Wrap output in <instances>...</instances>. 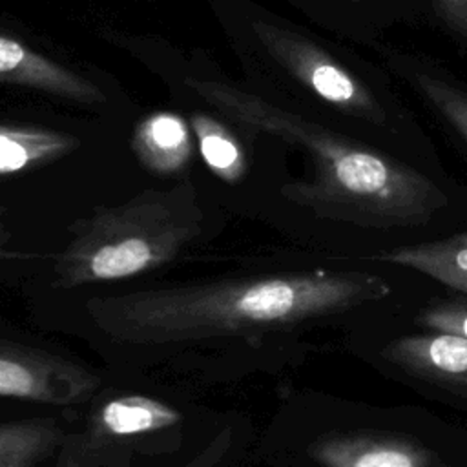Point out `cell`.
I'll return each instance as SVG.
<instances>
[{"label": "cell", "instance_id": "obj_2", "mask_svg": "<svg viewBox=\"0 0 467 467\" xmlns=\"http://www.w3.org/2000/svg\"><path fill=\"white\" fill-rule=\"evenodd\" d=\"M186 86L246 130L303 148L314 164V177L283 186V195L319 215L365 226H416L445 202L432 179L354 135L232 84L186 78Z\"/></svg>", "mask_w": 467, "mask_h": 467}, {"label": "cell", "instance_id": "obj_7", "mask_svg": "<svg viewBox=\"0 0 467 467\" xmlns=\"http://www.w3.org/2000/svg\"><path fill=\"white\" fill-rule=\"evenodd\" d=\"M385 359L403 374L467 396V339L431 330L387 345Z\"/></svg>", "mask_w": 467, "mask_h": 467}, {"label": "cell", "instance_id": "obj_11", "mask_svg": "<svg viewBox=\"0 0 467 467\" xmlns=\"http://www.w3.org/2000/svg\"><path fill=\"white\" fill-rule=\"evenodd\" d=\"M379 261L418 270L467 297V230L381 252Z\"/></svg>", "mask_w": 467, "mask_h": 467}, {"label": "cell", "instance_id": "obj_1", "mask_svg": "<svg viewBox=\"0 0 467 467\" xmlns=\"http://www.w3.org/2000/svg\"><path fill=\"white\" fill-rule=\"evenodd\" d=\"M387 292V285L376 275L308 270L99 296L86 303V310L115 341L171 345L292 328L343 314Z\"/></svg>", "mask_w": 467, "mask_h": 467}, {"label": "cell", "instance_id": "obj_20", "mask_svg": "<svg viewBox=\"0 0 467 467\" xmlns=\"http://www.w3.org/2000/svg\"><path fill=\"white\" fill-rule=\"evenodd\" d=\"M343 2H361V0H343Z\"/></svg>", "mask_w": 467, "mask_h": 467}, {"label": "cell", "instance_id": "obj_18", "mask_svg": "<svg viewBox=\"0 0 467 467\" xmlns=\"http://www.w3.org/2000/svg\"><path fill=\"white\" fill-rule=\"evenodd\" d=\"M232 441H234V431L230 427H224L204 445V449H201L195 456H192L181 467H217L224 460L226 452L230 451Z\"/></svg>", "mask_w": 467, "mask_h": 467}, {"label": "cell", "instance_id": "obj_14", "mask_svg": "<svg viewBox=\"0 0 467 467\" xmlns=\"http://www.w3.org/2000/svg\"><path fill=\"white\" fill-rule=\"evenodd\" d=\"M64 440L49 418L0 421V467H38Z\"/></svg>", "mask_w": 467, "mask_h": 467}, {"label": "cell", "instance_id": "obj_8", "mask_svg": "<svg viewBox=\"0 0 467 467\" xmlns=\"http://www.w3.org/2000/svg\"><path fill=\"white\" fill-rule=\"evenodd\" d=\"M321 467H431L432 458L416 441L383 432H339L317 440L310 447Z\"/></svg>", "mask_w": 467, "mask_h": 467}, {"label": "cell", "instance_id": "obj_9", "mask_svg": "<svg viewBox=\"0 0 467 467\" xmlns=\"http://www.w3.org/2000/svg\"><path fill=\"white\" fill-rule=\"evenodd\" d=\"M0 82L46 91L80 104H104L97 84L58 62L33 51L24 42L0 33Z\"/></svg>", "mask_w": 467, "mask_h": 467}, {"label": "cell", "instance_id": "obj_17", "mask_svg": "<svg viewBox=\"0 0 467 467\" xmlns=\"http://www.w3.org/2000/svg\"><path fill=\"white\" fill-rule=\"evenodd\" d=\"M438 22L463 46H467V0H427Z\"/></svg>", "mask_w": 467, "mask_h": 467}, {"label": "cell", "instance_id": "obj_15", "mask_svg": "<svg viewBox=\"0 0 467 467\" xmlns=\"http://www.w3.org/2000/svg\"><path fill=\"white\" fill-rule=\"evenodd\" d=\"M190 124L197 137L201 157L210 171L224 182L241 181L246 173V157L230 130L206 113H193Z\"/></svg>", "mask_w": 467, "mask_h": 467}, {"label": "cell", "instance_id": "obj_5", "mask_svg": "<svg viewBox=\"0 0 467 467\" xmlns=\"http://www.w3.org/2000/svg\"><path fill=\"white\" fill-rule=\"evenodd\" d=\"M182 412L159 398L119 394L99 401L78 434L64 436L55 467H113L142 438L177 427Z\"/></svg>", "mask_w": 467, "mask_h": 467}, {"label": "cell", "instance_id": "obj_3", "mask_svg": "<svg viewBox=\"0 0 467 467\" xmlns=\"http://www.w3.org/2000/svg\"><path fill=\"white\" fill-rule=\"evenodd\" d=\"M202 208L190 181L170 190H146L115 206H99L69 224L71 239L55 254L60 288L120 281L157 270L202 232Z\"/></svg>", "mask_w": 467, "mask_h": 467}, {"label": "cell", "instance_id": "obj_16", "mask_svg": "<svg viewBox=\"0 0 467 467\" xmlns=\"http://www.w3.org/2000/svg\"><path fill=\"white\" fill-rule=\"evenodd\" d=\"M418 323L429 330L447 332L467 339V297H449L429 303L418 314Z\"/></svg>", "mask_w": 467, "mask_h": 467}, {"label": "cell", "instance_id": "obj_19", "mask_svg": "<svg viewBox=\"0 0 467 467\" xmlns=\"http://www.w3.org/2000/svg\"><path fill=\"white\" fill-rule=\"evenodd\" d=\"M5 213H7V210L4 206H0V261L31 257V254H24V252H18V250L11 248L13 234H11L9 224L5 223Z\"/></svg>", "mask_w": 467, "mask_h": 467}, {"label": "cell", "instance_id": "obj_4", "mask_svg": "<svg viewBox=\"0 0 467 467\" xmlns=\"http://www.w3.org/2000/svg\"><path fill=\"white\" fill-rule=\"evenodd\" d=\"M254 35L268 57L312 100L325 106L352 131L381 137L405 133V115L387 89H379L368 77L339 58L319 42L290 27L257 18Z\"/></svg>", "mask_w": 467, "mask_h": 467}, {"label": "cell", "instance_id": "obj_13", "mask_svg": "<svg viewBox=\"0 0 467 467\" xmlns=\"http://www.w3.org/2000/svg\"><path fill=\"white\" fill-rule=\"evenodd\" d=\"M78 140L57 130L0 124V175L35 170L69 155Z\"/></svg>", "mask_w": 467, "mask_h": 467}, {"label": "cell", "instance_id": "obj_12", "mask_svg": "<svg viewBox=\"0 0 467 467\" xmlns=\"http://www.w3.org/2000/svg\"><path fill=\"white\" fill-rule=\"evenodd\" d=\"M137 159L157 175L179 173L192 159L193 144L186 122L175 113H153L133 133Z\"/></svg>", "mask_w": 467, "mask_h": 467}, {"label": "cell", "instance_id": "obj_10", "mask_svg": "<svg viewBox=\"0 0 467 467\" xmlns=\"http://www.w3.org/2000/svg\"><path fill=\"white\" fill-rule=\"evenodd\" d=\"M389 62L467 148V86L410 55L389 53Z\"/></svg>", "mask_w": 467, "mask_h": 467}, {"label": "cell", "instance_id": "obj_6", "mask_svg": "<svg viewBox=\"0 0 467 467\" xmlns=\"http://www.w3.org/2000/svg\"><path fill=\"white\" fill-rule=\"evenodd\" d=\"M100 387L89 368L42 348L0 339V396L47 405L88 401Z\"/></svg>", "mask_w": 467, "mask_h": 467}]
</instances>
